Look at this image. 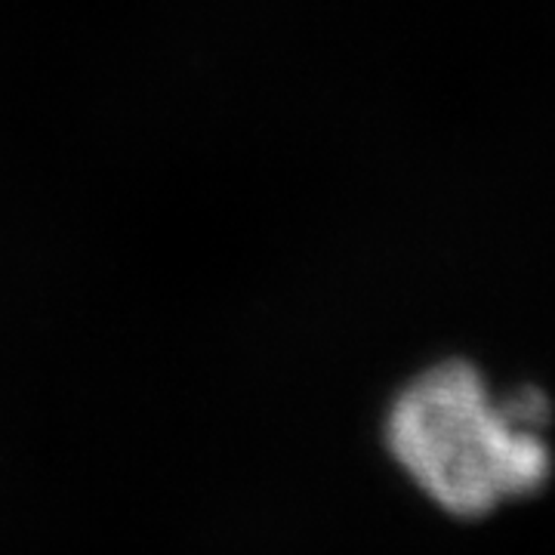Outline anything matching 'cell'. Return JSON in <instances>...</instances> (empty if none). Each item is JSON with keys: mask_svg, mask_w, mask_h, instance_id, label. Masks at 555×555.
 I'll list each match as a JSON object with an SVG mask.
<instances>
[{"mask_svg": "<svg viewBox=\"0 0 555 555\" xmlns=\"http://www.w3.org/2000/svg\"><path fill=\"white\" fill-rule=\"evenodd\" d=\"M546 396H494L469 361H441L401 392L386 416L396 463L444 513L481 518L537 494L553 473Z\"/></svg>", "mask_w": 555, "mask_h": 555, "instance_id": "6da1fadb", "label": "cell"}]
</instances>
